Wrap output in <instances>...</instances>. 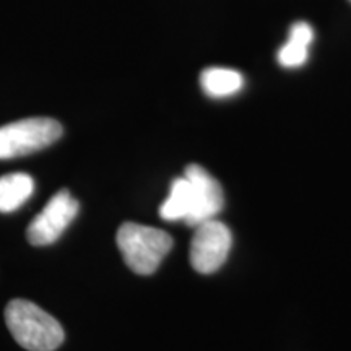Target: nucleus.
<instances>
[{
  "instance_id": "obj_5",
  "label": "nucleus",
  "mask_w": 351,
  "mask_h": 351,
  "mask_svg": "<svg viewBox=\"0 0 351 351\" xmlns=\"http://www.w3.org/2000/svg\"><path fill=\"white\" fill-rule=\"evenodd\" d=\"M78 215V202L69 191H59L47 202L41 213L29 223L26 230V239L33 245L54 244L70 223Z\"/></svg>"
},
{
  "instance_id": "obj_1",
  "label": "nucleus",
  "mask_w": 351,
  "mask_h": 351,
  "mask_svg": "<svg viewBox=\"0 0 351 351\" xmlns=\"http://www.w3.org/2000/svg\"><path fill=\"white\" fill-rule=\"evenodd\" d=\"M5 322L16 343L28 351H54L65 339L62 326L32 301L8 302Z\"/></svg>"
},
{
  "instance_id": "obj_6",
  "label": "nucleus",
  "mask_w": 351,
  "mask_h": 351,
  "mask_svg": "<svg viewBox=\"0 0 351 351\" xmlns=\"http://www.w3.org/2000/svg\"><path fill=\"white\" fill-rule=\"evenodd\" d=\"M184 176L191 184L192 192V207L186 223L187 226L195 228L208 219H213L221 212L225 197H223V189L219 182L202 166H187Z\"/></svg>"
},
{
  "instance_id": "obj_10",
  "label": "nucleus",
  "mask_w": 351,
  "mask_h": 351,
  "mask_svg": "<svg viewBox=\"0 0 351 351\" xmlns=\"http://www.w3.org/2000/svg\"><path fill=\"white\" fill-rule=\"evenodd\" d=\"M192 207V192L186 176L176 178L171 182V191L168 199L160 208V217L166 221H186Z\"/></svg>"
},
{
  "instance_id": "obj_7",
  "label": "nucleus",
  "mask_w": 351,
  "mask_h": 351,
  "mask_svg": "<svg viewBox=\"0 0 351 351\" xmlns=\"http://www.w3.org/2000/svg\"><path fill=\"white\" fill-rule=\"evenodd\" d=\"M314 39L313 26L306 21H298L289 28L288 41L280 47L276 59L287 69L301 67L309 57V46Z\"/></svg>"
},
{
  "instance_id": "obj_4",
  "label": "nucleus",
  "mask_w": 351,
  "mask_h": 351,
  "mask_svg": "<svg viewBox=\"0 0 351 351\" xmlns=\"http://www.w3.org/2000/svg\"><path fill=\"white\" fill-rule=\"evenodd\" d=\"M232 234L225 223L208 219L195 226L191 241V265L199 274H215L230 256Z\"/></svg>"
},
{
  "instance_id": "obj_8",
  "label": "nucleus",
  "mask_w": 351,
  "mask_h": 351,
  "mask_svg": "<svg viewBox=\"0 0 351 351\" xmlns=\"http://www.w3.org/2000/svg\"><path fill=\"white\" fill-rule=\"evenodd\" d=\"M34 192V181L26 173H10L0 178V213L19 210Z\"/></svg>"
},
{
  "instance_id": "obj_2",
  "label": "nucleus",
  "mask_w": 351,
  "mask_h": 351,
  "mask_svg": "<svg viewBox=\"0 0 351 351\" xmlns=\"http://www.w3.org/2000/svg\"><path fill=\"white\" fill-rule=\"evenodd\" d=\"M125 265L137 275L155 274L173 247V238L158 228L124 223L116 236Z\"/></svg>"
},
{
  "instance_id": "obj_9",
  "label": "nucleus",
  "mask_w": 351,
  "mask_h": 351,
  "mask_svg": "<svg viewBox=\"0 0 351 351\" xmlns=\"http://www.w3.org/2000/svg\"><path fill=\"white\" fill-rule=\"evenodd\" d=\"M200 85L210 98H228L239 93L244 85V78L234 69L210 67L202 72Z\"/></svg>"
},
{
  "instance_id": "obj_3",
  "label": "nucleus",
  "mask_w": 351,
  "mask_h": 351,
  "mask_svg": "<svg viewBox=\"0 0 351 351\" xmlns=\"http://www.w3.org/2000/svg\"><path fill=\"white\" fill-rule=\"evenodd\" d=\"M62 137V125L51 117H29L0 127V160L32 155Z\"/></svg>"
}]
</instances>
